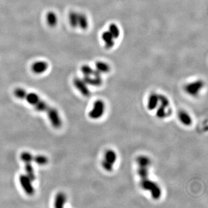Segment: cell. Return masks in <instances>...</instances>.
I'll return each mask as SVG.
<instances>
[{"mask_svg": "<svg viewBox=\"0 0 208 208\" xmlns=\"http://www.w3.org/2000/svg\"><path fill=\"white\" fill-rule=\"evenodd\" d=\"M158 103V94L156 93H152L149 95L147 108L149 111H154L157 108Z\"/></svg>", "mask_w": 208, "mask_h": 208, "instance_id": "obj_11", "label": "cell"}, {"mask_svg": "<svg viewBox=\"0 0 208 208\" xmlns=\"http://www.w3.org/2000/svg\"><path fill=\"white\" fill-rule=\"evenodd\" d=\"M178 116L179 121L185 126H190L193 123L192 117L186 111L183 110L179 111Z\"/></svg>", "mask_w": 208, "mask_h": 208, "instance_id": "obj_10", "label": "cell"}, {"mask_svg": "<svg viewBox=\"0 0 208 208\" xmlns=\"http://www.w3.org/2000/svg\"><path fill=\"white\" fill-rule=\"evenodd\" d=\"M73 83L75 87L77 88V89L79 91V92L83 96L86 97H89L91 94V92L87 86V85L85 83L83 79H82L79 77H75L73 80Z\"/></svg>", "mask_w": 208, "mask_h": 208, "instance_id": "obj_7", "label": "cell"}, {"mask_svg": "<svg viewBox=\"0 0 208 208\" xmlns=\"http://www.w3.org/2000/svg\"><path fill=\"white\" fill-rule=\"evenodd\" d=\"M95 69L101 73H105L110 71L111 67L110 65L106 62L98 61L95 63Z\"/></svg>", "mask_w": 208, "mask_h": 208, "instance_id": "obj_17", "label": "cell"}, {"mask_svg": "<svg viewBox=\"0 0 208 208\" xmlns=\"http://www.w3.org/2000/svg\"><path fill=\"white\" fill-rule=\"evenodd\" d=\"M19 182L24 191L28 195L32 196L35 193V189L33 185V181L26 174L20 175Z\"/></svg>", "mask_w": 208, "mask_h": 208, "instance_id": "obj_6", "label": "cell"}, {"mask_svg": "<svg viewBox=\"0 0 208 208\" xmlns=\"http://www.w3.org/2000/svg\"><path fill=\"white\" fill-rule=\"evenodd\" d=\"M136 162L139 166L148 168L151 164V161L149 157L144 155H141L137 157Z\"/></svg>", "mask_w": 208, "mask_h": 208, "instance_id": "obj_18", "label": "cell"}, {"mask_svg": "<svg viewBox=\"0 0 208 208\" xmlns=\"http://www.w3.org/2000/svg\"><path fill=\"white\" fill-rule=\"evenodd\" d=\"M27 92L26 90L21 88H17L14 91V95L16 97L20 100H24Z\"/></svg>", "mask_w": 208, "mask_h": 208, "instance_id": "obj_25", "label": "cell"}, {"mask_svg": "<svg viewBox=\"0 0 208 208\" xmlns=\"http://www.w3.org/2000/svg\"><path fill=\"white\" fill-rule=\"evenodd\" d=\"M83 79L87 85L89 86L98 87L102 84V77H95L93 75L85 76Z\"/></svg>", "mask_w": 208, "mask_h": 208, "instance_id": "obj_12", "label": "cell"}, {"mask_svg": "<svg viewBox=\"0 0 208 208\" xmlns=\"http://www.w3.org/2000/svg\"><path fill=\"white\" fill-rule=\"evenodd\" d=\"M117 153L115 152L113 150L108 149L107 150L104 154V159L103 160L110 163L112 165H114L115 162L117 161Z\"/></svg>", "mask_w": 208, "mask_h": 208, "instance_id": "obj_14", "label": "cell"}, {"mask_svg": "<svg viewBox=\"0 0 208 208\" xmlns=\"http://www.w3.org/2000/svg\"><path fill=\"white\" fill-rule=\"evenodd\" d=\"M46 21L48 26L51 27H55L58 23V17L53 11L48 12L46 15Z\"/></svg>", "mask_w": 208, "mask_h": 208, "instance_id": "obj_16", "label": "cell"}, {"mask_svg": "<svg viewBox=\"0 0 208 208\" xmlns=\"http://www.w3.org/2000/svg\"><path fill=\"white\" fill-rule=\"evenodd\" d=\"M105 105L103 101L98 100L94 103L93 108L90 111L89 116L90 119L97 120L100 119L104 114Z\"/></svg>", "mask_w": 208, "mask_h": 208, "instance_id": "obj_4", "label": "cell"}, {"mask_svg": "<svg viewBox=\"0 0 208 208\" xmlns=\"http://www.w3.org/2000/svg\"><path fill=\"white\" fill-rule=\"evenodd\" d=\"M68 20L71 26L73 28H76L77 27V20H78V13L75 11L70 12L68 15Z\"/></svg>", "mask_w": 208, "mask_h": 208, "instance_id": "obj_20", "label": "cell"}, {"mask_svg": "<svg viewBox=\"0 0 208 208\" xmlns=\"http://www.w3.org/2000/svg\"><path fill=\"white\" fill-rule=\"evenodd\" d=\"M204 87V81L202 80H197L190 82L186 85L184 87L186 93L193 97H195L200 93L201 90Z\"/></svg>", "mask_w": 208, "mask_h": 208, "instance_id": "obj_5", "label": "cell"}, {"mask_svg": "<svg viewBox=\"0 0 208 208\" xmlns=\"http://www.w3.org/2000/svg\"><path fill=\"white\" fill-rule=\"evenodd\" d=\"M140 186L142 189L150 192L154 200H158L162 196V190L160 187L153 180L147 178L140 179Z\"/></svg>", "mask_w": 208, "mask_h": 208, "instance_id": "obj_2", "label": "cell"}, {"mask_svg": "<svg viewBox=\"0 0 208 208\" xmlns=\"http://www.w3.org/2000/svg\"><path fill=\"white\" fill-rule=\"evenodd\" d=\"M108 31L115 39L119 38L120 35V30L116 24L111 23L108 27Z\"/></svg>", "mask_w": 208, "mask_h": 208, "instance_id": "obj_21", "label": "cell"}, {"mask_svg": "<svg viewBox=\"0 0 208 208\" xmlns=\"http://www.w3.org/2000/svg\"><path fill=\"white\" fill-rule=\"evenodd\" d=\"M101 38L107 49H112L115 45V38L109 31H104L101 35Z\"/></svg>", "mask_w": 208, "mask_h": 208, "instance_id": "obj_9", "label": "cell"}, {"mask_svg": "<svg viewBox=\"0 0 208 208\" xmlns=\"http://www.w3.org/2000/svg\"><path fill=\"white\" fill-rule=\"evenodd\" d=\"M20 159L22 162H34L35 163L40 165L45 166L49 162L48 158L43 155H33L32 154L24 152L20 154Z\"/></svg>", "mask_w": 208, "mask_h": 208, "instance_id": "obj_3", "label": "cell"}, {"mask_svg": "<svg viewBox=\"0 0 208 208\" xmlns=\"http://www.w3.org/2000/svg\"><path fill=\"white\" fill-rule=\"evenodd\" d=\"M158 100L160 103V105L164 106V108H167L170 106V100L166 95L163 94H158Z\"/></svg>", "mask_w": 208, "mask_h": 208, "instance_id": "obj_24", "label": "cell"}, {"mask_svg": "<svg viewBox=\"0 0 208 208\" xmlns=\"http://www.w3.org/2000/svg\"><path fill=\"white\" fill-rule=\"evenodd\" d=\"M49 67L47 63L44 61H38L35 62L31 66V70L36 74H41L46 71Z\"/></svg>", "mask_w": 208, "mask_h": 208, "instance_id": "obj_8", "label": "cell"}, {"mask_svg": "<svg viewBox=\"0 0 208 208\" xmlns=\"http://www.w3.org/2000/svg\"><path fill=\"white\" fill-rule=\"evenodd\" d=\"M77 26L83 30H87L89 27V20L86 15L83 13H78Z\"/></svg>", "mask_w": 208, "mask_h": 208, "instance_id": "obj_15", "label": "cell"}, {"mask_svg": "<svg viewBox=\"0 0 208 208\" xmlns=\"http://www.w3.org/2000/svg\"><path fill=\"white\" fill-rule=\"evenodd\" d=\"M137 172H138V175L140 177V179L148 178L149 170H148V168L147 167L139 166V168L138 169Z\"/></svg>", "mask_w": 208, "mask_h": 208, "instance_id": "obj_22", "label": "cell"}, {"mask_svg": "<svg viewBox=\"0 0 208 208\" xmlns=\"http://www.w3.org/2000/svg\"><path fill=\"white\" fill-rule=\"evenodd\" d=\"M101 165L103 169L106 170V172H111L113 170V165L111 164L110 163H108L104 160L102 161Z\"/></svg>", "mask_w": 208, "mask_h": 208, "instance_id": "obj_27", "label": "cell"}, {"mask_svg": "<svg viewBox=\"0 0 208 208\" xmlns=\"http://www.w3.org/2000/svg\"><path fill=\"white\" fill-rule=\"evenodd\" d=\"M81 72L85 76H90L93 74L94 69L91 68L89 65L85 64L83 65L81 68Z\"/></svg>", "mask_w": 208, "mask_h": 208, "instance_id": "obj_26", "label": "cell"}, {"mask_svg": "<svg viewBox=\"0 0 208 208\" xmlns=\"http://www.w3.org/2000/svg\"><path fill=\"white\" fill-rule=\"evenodd\" d=\"M24 100L30 105L34 106L38 111L45 112L47 115L55 109L41 100L38 94L34 93H27Z\"/></svg>", "mask_w": 208, "mask_h": 208, "instance_id": "obj_1", "label": "cell"}, {"mask_svg": "<svg viewBox=\"0 0 208 208\" xmlns=\"http://www.w3.org/2000/svg\"><path fill=\"white\" fill-rule=\"evenodd\" d=\"M26 175L33 182L36 178L35 170L31 162H25Z\"/></svg>", "mask_w": 208, "mask_h": 208, "instance_id": "obj_19", "label": "cell"}, {"mask_svg": "<svg viewBox=\"0 0 208 208\" xmlns=\"http://www.w3.org/2000/svg\"><path fill=\"white\" fill-rule=\"evenodd\" d=\"M166 108L162 105L159 106V108L157 109V111H156V116L158 119H164L166 117L168 116L167 111H166Z\"/></svg>", "mask_w": 208, "mask_h": 208, "instance_id": "obj_23", "label": "cell"}, {"mask_svg": "<svg viewBox=\"0 0 208 208\" xmlns=\"http://www.w3.org/2000/svg\"><path fill=\"white\" fill-rule=\"evenodd\" d=\"M67 198L63 192L58 193L55 197L54 206L56 208H62L64 207L67 202Z\"/></svg>", "mask_w": 208, "mask_h": 208, "instance_id": "obj_13", "label": "cell"}]
</instances>
